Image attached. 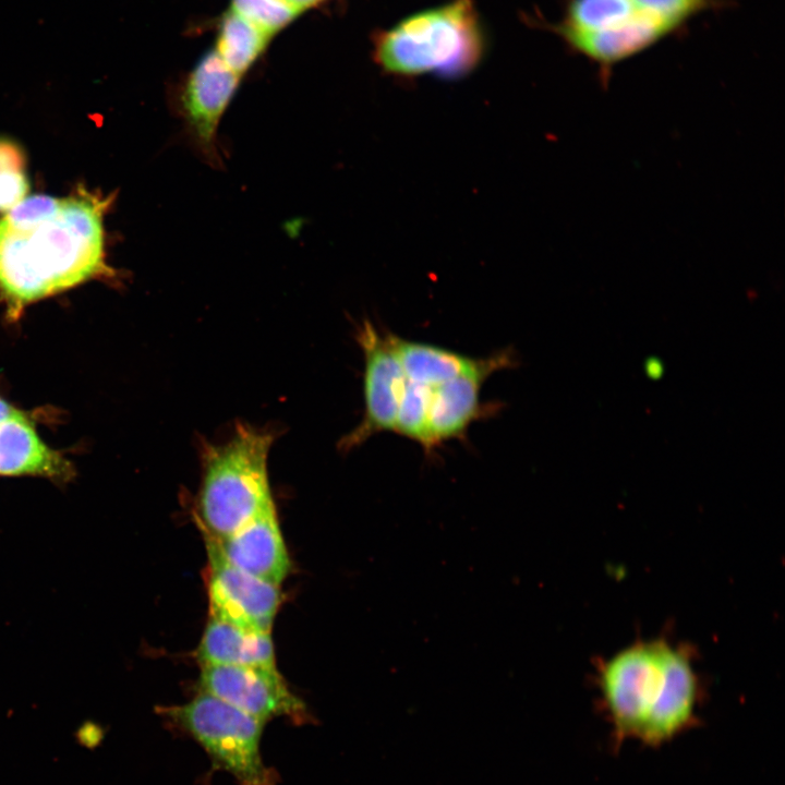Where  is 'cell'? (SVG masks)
<instances>
[{
	"instance_id": "cell-1",
	"label": "cell",
	"mask_w": 785,
	"mask_h": 785,
	"mask_svg": "<svg viewBox=\"0 0 785 785\" xmlns=\"http://www.w3.org/2000/svg\"><path fill=\"white\" fill-rule=\"evenodd\" d=\"M111 202L86 191L33 195L0 218V295L10 318L38 300L114 275L104 229Z\"/></svg>"
},
{
	"instance_id": "cell-2",
	"label": "cell",
	"mask_w": 785,
	"mask_h": 785,
	"mask_svg": "<svg viewBox=\"0 0 785 785\" xmlns=\"http://www.w3.org/2000/svg\"><path fill=\"white\" fill-rule=\"evenodd\" d=\"M595 680L617 741L661 746L697 721L702 689L687 644L638 640L599 662Z\"/></svg>"
},
{
	"instance_id": "cell-3",
	"label": "cell",
	"mask_w": 785,
	"mask_h": 785,
	"mask_svg": "<svg viewBox=\"0 0 785 785\" xmlns=\"http://www.w3.org/2000/svg\"><path fill=\"white\" fill-rule=\"evenodd\" d=\"M273 443L271 432L239 424L226 442L203 446L195 512L203 532L226 538L275 505L268 475Z\"/></svg>"
},
{
	"instance_id": "cell-4",
	"label": "cell",
	"mask_w": 785,
	"mask_h": 785,
	"mask_svg": "<svg viewBox=\"0 0 785 785\" xmlns=\"http://www.w3.org/2000/svg\"><path fill=\"white\" fill-rule=\"evenodd\" d=\"M482 52L474 9L469 0H456L395 25L378 40L375 57L386 72L399 76L459 77L475 68Z\"/></svg>"
},
{
	"instance_id": "cell-5",
	"label": "cell",
	"mask_w": 785,
	"mask_h": 785,
	"mask_svg": "<svg viewBox=\"0 0 785 785\" xmlns=\"http://www.w3.org/2000/svg\"><path fill=\"white\" fill-rule=\"evenodd\" d=\"M162 713L239 785L278 784V774L261 752L264 722L203 691L184 704L164 708Z\"/></svg>"
},
{
	"instance_id": "cell-6",
	"label": "cell",
	"mask_w": 785,
	"mask_h": 785,
	"mask_svg": "<svg viewBox=\"0 0 785 785\" xmlns=\"http://www.w3.org/2000/svg\"><path fill=\"white\" fill-rule=\"evenodd\" d=\"M198 683L200 691L264 723L276 717L295 724L312 720L305 703L289 689L276 666L202 664Z\"/></svg>"
},
{
	"instance_id": "cell-7",
	"label": "cell",
	"mask_w": 785,
	"mask_h": 785,
	"mask_svg": "<svg viewBox=\"0 0 785 785\" xmlns=\"http://www.w3.org/2000/svg\"><path fill=\"white\" fill-rule=\"evenodd\" d=\"M355 338L364 357V413L361 422L338 443L342 451L362 445L375 434L394 431L407 383L386 334L364 319L357 328Z\"/></svg>"
},
{
	"instance_id": "cell-8",
	"label": "cell",
	"mask_w": 785,
	"mask_h": 785,
	"mask_svg": "<svg viewBox=\"0 0 785 785\" xmlns=\"http://www.w3.org/2000/svg\"><path fill=\"white\" fill-rule=\"evenodd\" d=\"M204 536L208 554L209 617L242 628L270 632L280 604L279 588L230 564L210 536L206 533Z\"/></svg>"
},
{
	"instance_id": "cell-9",
	"label": "cell",
	"mask_w": 785,
	"mask_h": 785,
	"mask_svg": "<svg viewBox=\"0 0 785 785\" xmlns=\"http://www.w3.org/2000/svg\"><path fill=\"white\" fill-rule=\"evenodd\" d=\"M215 50L205 53L186 77L179 96V114L193 146L212 166H220L218 125L239 85Z\"/></svg>"
},
{
	"instance_id": "cell-10",
	"label": "cell",
	"mask_w": 785,
	"mask_h": 785,
	"mask_svg": "<svg viewBox=\"0 0 785 785\" xmlns=\"http://www.w3.org/2000/svg\"><path fill=\"white\" fill-rule=\"evenodd\" d=\"M514 365V351L500 350L482 367L433 386L424 451L431 454L443 442L462 438L473 421L494 410L481 403V388L493 373Z\"/></svg>"
},
{
	"instance_id": "cell-11",
	"label": "cell",
	"mask_w": 785,
	"mask_h": 785,
	"mask_svg": "<svg viewBox=\"0 0 785 785\" xmlns=\"http://www.w3.org/2000/svg\"><path fill=\"white\" fill-rule=\"evenodd\" d=\"M0 475L39 476L60 484L75 475L72 462L43 440L31 418L1 397Z\"/></svg>"
},
{
	"instance_id": "cell-12",
	"label": "cell",
	"mask_w": 785,
	"mask_h": 785,
	"mask_svg": "<svg viewBox=\"0 0 785 785\" xmlns=\"http://www.w3.org/2000/svg\"><path fill=\"white\" fill-rule=\"evenodd\" d=\"M210 539L230 564L267 583L279 587L290 570V558L275 505L234 533L222 539Z\"/></svg>"
},
{
	"instance_id": "cell-13",
	"label": "cell",
	"mask_w": 785,
	"mask_h": 785,
	"mask_svg": "<svg viewBox=\"0 0 785 785\" xmlns=\"http://www.w3.org/2000/svg\"><path fill=\"white\" fill-rule=\"evenodd\" d=\"M677 31L672 23L644 11L633 20L613 28L557 33L571 50L594 62L602 82H607L614 65Z\"/></svg>"
},
{
	"instance_id": "cell-14",
	"label": "cell",
	"mask_w": 785,
	"mask_h": 785,
	"mask_svg": "<svg viewBox=\"0 0 785 785\" xmlns=\"http://www.w3.org/2000/svg\"><path fill=\"white\" fill-rule=\"evenodd\" d=\"M196 656L202 664L276 666L270 632L209 617Z\"/></svg>"
},
{
	"instance_id": "cell-15",
	"label": "cell",
	"mask_w": 785,
	"mask_h": 785,
	"mask_svg": "<svg viewBox=\"0 0 785 785\" xmlns=\"http://www.w3.org/2000/svg\"><path fill=\"white\" fill-rule=\"evenodd\" d=\"M407 381L427 386L439 385L458 375L485 365L490 357L470 358L435 345L418 342L386 333Z\"/></svg>"
},
{
	"instance_id": "cell-16",
	"label": "cell",
	"mask_w": 785,
	"mask_h": 785,
	"mask_svg": "<svg viewBox=\"0 0 785 785\" xmlns=\"http://www.w3.org/2000/svg\"><path fill=\"white\" fill-rule=\"evenodd\" d=\"M269 36L230 10L220 22L215 51L232 72L241 76L262 53Z\"/></svg>"
},
{
	"instance_id": "cell-17",
	"label": "cell",
	"mask_w": 785,
	"mask_h": 785,
	"mask_svg": "<svg viewBox=\"0 0 785 785\" xmlns=\"http://www.w3.org/2000/svg\"><path fill=\"white\" fill-rule=\"evenodd\" d=\"M644 12L636 0H569L557 32H597L620 26Z\"/></svg>"
},
{
	"instance_id": "cell-18",
	"label": "cell",
	"mask_w": 785,
	"mask_h": 785,
	"mask_svg": "<svg viewBox=\"0 0 785 785\" xmlns=\"http://www.w3.org/2000/svg\"><path fill=\"white\" fill-rule=\"evenodd\" d=\"M433 386L407 381L398 408L394 431L401 436L425 444L427 415Z\"/></svg>"
},
{
	"instance_id": "cell-19",
	"label": "cell",
	"mask_w": 785,
	"mask_h": 785,
	"mask_svg": "<svg viewBox=\"0 0 785 785\" xmlns=\"http://www.w3.org/2000/svg\"><path fill=\"white\" fill-rule=\"evenodd\" d=\"M234 12L271 35L299 12L286 0H232Z\"/></svg>"
},
{
	"instance_id": "cell-20",
	"label": "cell",
	"mask_w": 785,
	"mask_h": 785,
	"mask_svg": "<svg viewBox=\"0 0 785 785\" xmlns=\"http://www.w3.org/2000/svg\"><path fill=\"white\" fill-rule=\"evenodd\" d=\"M644 11L656 15L678 29L691 17L712 9L723 8L732 0H636Z\"/></svg>"
},
{
	"instance_id": "cell-21",
	"label": "cell",
	"mask_w": 785,
	"mask_h": 785,
	"mask_svg": "<svg viewBox=\"0 0 785 785\" xmlns=\"http://www.w3.org/2000/svg\"><path fill=\"white\" fill-rule=\"evenodd\" d=\"M28 189L24 167L0 168V210L7 213L15 207L26 197Z\"/></svg>"
},
{
	"instance_id": "cell-22",
	"label": "cell",
	"mask_w": 785,
	"mask_h": 785,
	"mask_svg": "<svg viewBox=\"0 0 785 785\" xmlns=\"http://www.w3.org/2000/svg\"><path fill=\"white\" fill-rule=\"evenodd\" d=\"M289 2L298 12L306 9L321 0H286Z\"/></svg>"
}]
</instances>
